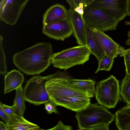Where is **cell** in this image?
Segmentation results:
<instances>
[{"mask_svg": "<svg viewBox=\"0 0 130 130\" xmlns=\"http://www.w3.org/2000/svg\"><path fill=\"white\" fill-rule=\"evenodd\" d=\"M9 116L6 124L8 130H34L40 128L38 125L28 121L23 116L15 114Z\"/></svg>", "mask_w": 130, "mask_h": 130, "instance_id": "cell-15", "label": "cell"}, {"mask_svg": "<svg viewBox=\"0 0 130 130\" xmlns=\"http://www.w3.org/2000/svg\"><path fill=\"white\" fill-rule=\"evenodd\" d=\"M72 85L85 94L88 97H93L95 91V81L90 79H79L73 78L71 80Z\"/></svg>", "mask_w": 130, "mask_h": 130, "instance_id": "cell-18", "label": "cell"}, {"mask_svg": "<svg viewBox=\"0 0 130 130\" xmlns=\"http://www.w3.org/2000/svg\"><path fill=\"white\" fill-rule=\"evenodd\" d=\"M52 101L57 106H62L76 112L85 108L91 103L89 98L77 96L60 97Z\"/></svg>", "mask_w": 130, "mask_h": 130, "instance_id": "cell-13", "label": "cell"}, {"mask_svg": "<svg viewBox=\"0 0 130 130\" xmlns=\"http://www.w3.org/2000/svg\"><path fill=\"white\" fill-rule=\"evenodd\" d=\"M83 15L70 8L67 10V19L71 26L73 36L79 45H86L88 28Z\"/></svg>", "mask_w": 130, "mask_h": 130, "instance_id": "cell-10", "label": "cell"}, {"mask_svg": "<svg viewBox=\"0 0 130 130\" xmlns=\"http://www.w3.org/2000/svg\"><path fill=\"white\" fill-rule=\"evenodd\" d=\"M114 60L105 55L99 63L98 68L95 73L102 70L110 71L112 66Z\"/></svg>", "mask_w": 130, "mask_h": 130, "instance_id": "cell-22", "label": "cell"}, {"mask_svg": "<svg viewBox=\"0 0 130 130\" xmlns=\"http://www.w3.org/2000/svg\"><path fill=\"white\" fill-rule=\"evenodd\" d=\"M127 15L130 16V0H127Z\"/></svg>", "mask_w": 130, "mask_h": 130, "instance_id": "cell-31", "label": "cell"}, {"mask_svg": "<svg viewBox=\"0 0 130 130\" xmlns=\"http://www.w3.org/2000/svg\"><path fill=\"white\" fill-rule=\"evenodd\" d=\"M67 19V10L58 4L50 7L43 15V25Z\"/></svg>", "mask_w": 130, "mask_h": 130, "instance_id": "cell-14", "label": "cell"}, {"mask_svg": "<svg viewBox=\"0 0 130 130\" xmlns=\"http://www.w3.org/2000/svg\"><path fill=\"white\" fill-rule=\"evenodd\" d=\"M39 129H36V130H39Z\"/></svg>", "mask_w": 130, "mask_h": 130, "instance_id": "cell-36", "label": "cell"}, {"mask_svg": "<svg viewBox=\"0 0 130 130\" xmlns=\"http://www.w3.org/2000/svg\"><path fill=\"white\" fill-rule=\"evenodd\" d=\"M39 130H73V129L72 126L65 125L61 121L59 120L57 124L51 129H44L40 128Z\"/></svg>", "mask_w": 130, "mask_h": 130, "instance_id": "cell-26", "label": "cell"}, {"mask_svg": "<svg viewBox=\"0 0 130 130\" xmlns=\"http://www.w3.org/2000/svg\"><path fill=\"white\" fill-rule=\"evenodd\" d=\"M115 115L118 130H130V105L126 104L119 109Z\"/></svg>", "mask_w": 130, "mask_h": 130, "instance_id": "cell-17", "label": "cell"}, {"mask_svg": "<svg viewBox=\"0 0 130 130\" xmlns=\"http://www.w3.org/2000/svg\"><path fill=\"white\" fill-rule=\"evenodd\" d=\"M75 117L79 128L90 130L100 125H109L115 119V115L105 107L90 103L84 109L76 112Z\"/></svg>", "mask_w": 130, "mask_h": 130, "instance_id": "cell-2", "label": "cell"}, {"mask_svg": "<svg viewBox=\"0 0 130 130\" xmlns=\"http://www.w3.org/2000/svg\"><path fill=\"white\" fill-rule=\"evenodd\" d=\"M127 0H93L89 5L101 10L119 22L127 15Z\"/></svg>", "mask_w": 130, "mask_h": 130, "instance_id": "cell-8", "label": "cell"}, {"mask_svg": "<svg viewBox=\"0 0 130 130\" xmlns=\"http://www.w3.org/2000/svg\"><path fill=\"white\" fill-rule=\"evenodd\" d=\"M83 17L88 28L103 32L115 30L119 22L103 11L89 5L84 7Z\"/></svg>", "mask_w": 130, "mask_h": 130, "instance_id": "cell-7", "label": "cell"}, {"mask_svg": "<svg viewBox=\"0 0 130 130\" xmlns=\"http://www.w3.org/2000/svg\"><path fill=\"white\" fill-rule=\"evenodd\" d=\"M125 24L127 25H130V21L125 22Z\"/></svg>", "mask_w": 130, "mask_h": 130, "instance_id": "cell-32", "label": "cell"}, {"mask_svg": "<svg viewBox=\"0 0 130 130\" xmlns=\"http://www.w3.org/2000/svg\"><path fill=\"white\" fill-rule=\"evenodd\" d=\"M105 55L112 59H114L124 50V48L114 41L104 32L95 29H91Z\"/></svg>", "mask_w": 130, "mask_h": 130, "instance_id": "cell-12", "label": "cell"}, {"mask_svg": "<svg viewBox=\"0 0 130 130\" xmlns=\"http://www.w3.org/2000/svg\"><path fill=\"white\" fill-rule=\"evenodd\" d=\"M3 106L5 111L9 115L15 114L12 106H9L3 104Z\"/></svg>", "mask_w": 130, "mask_h": 130, "instance_id": "cell-28", "label": "cell"}, {"mask_svg": "<svg viewBox=\"0 0 130 130\" xmlns=\"http://www.w3.org/2000/svg\"><path fill=\"white\" fill-rule=\"evenodd\" d=\"M0 130H8L6 124L1 121L0 122Z\"/></svg>", "mask_w": 130, "mask_h": 130, "instance_id": "cell-30", "label": "cell"}, {"mask_svg": "<svg viewBox=\"0 0 130 130\" xmlns=\"http://www.w3.org/2000/svg\"><path fill=\"white\" fill-rule=\"evenodd\" d=\"M86 45L91 53L96 57L99 63H100L105 54L99 43L94 37L91 29L88 28L87 34Z\"/></svg>", "mask_w": 130, "mask_h": 130, "instance_id": "cell-19", "label": "cell"}, {"mask_svg": "<svg viewBox=\"0 0 130 130\" xmlns=\"http://www.w3.org/2000/svg\"><path fill=\"white\" fill-rule=\"evenodd\" d=\"M57 106L54 102L51 101L45 104V109L48 114H51L53 112L58 114V112L56 107Z\"/></svg>", "mask_w": 130, "mask_h": 130, "instance_id": "cell-25", "label": "cell"}, {"mask_svg": "<svg viewBox=\"0 0 130 130\" xmlns=\"http://www.w3.org/2000/svg\"><path fill=\"white\" fill-rule=\"evenodd\" d=\"M42 32L48 37L57 40H63L73 34L67 19L43 25Z\"/></svg>", "mask_w": 130, "mask_h": 130, "instance_id": "cell-11", "label": "cell"}, {"mask_svg": "<svg viewBox=\"0 0 130 130\" xmlns=\"http://www.w3.org/2000/svg\"><path fill=\"white\" fill-rule=\"evenodd\" d=\"M73 78L65 71H58L46 83L45 87L51 101L63 97H88L84 93L73 87L71 83Z\"/></svg>", "mask_w": 130, "mask_h": 130, "instance_id": "cell-4", "label": "cell"}, {"mask_svg": "<svg viewBox=\"0 0 130 130\" xmlns=\"http://www.w3.org/2000/svg\"><path fill=\"white\" fill-rule=\"evenodd\" d=\"M24 80L23 75L19 71L14 69L8 72L5 76L4 94L21 86Z\"/></svg>", "mask_w": 130, "mask_h": 130, "instance_id": "cell-16", "label": "cell"}, {"mask_svg": "<svg viewBox=\"0 0 130 130\" xmlns=\"http://www.w3.org/2000/svg\"><path fill=\"white\" fill-rule=\"evenodd\" d=\"M16 95L12 106L15 114L23 116L26 107L24 95V90L22 86L16 89Z\"/></svg>", "mask_w": 130, "mask_h": 130, "instance_id": "cell-20", "label": "cell"}, {"mask_svg": "<svg viewBox=\"0 0 130 130\" xmlns=\"http://www.w3.org/2000/svg\"><path fill=\"white\" fill-rule=\"evenodd\" d=\"M53 54L50 43H38L15 54L13 61L18 69L26 74H39L50 65Z\"/></svg>", "mask_w": 130, "mask_h": 130, "instance_id": "cell-1", "label": "cell"}, {"mask_svg": "<svg viewBox=\"0 0 130 130\" xmlns=\"http://www.w3.org/2000/svg\"><path fill=\"white\" fill-rule=\"evenodd\" d=\"M120 56L124 57L126 74L130 75V48L124 50Z\"/></svg>", "mask_w": 130, "mask_h": 130, "instance_id": "cell-24", "label": "cell"}, {"mask_svg": "<svg viewBox=\"0 0 130 130\" xmlns=\"http://www.w3.org/2000/svg\"><path fill=\"white\" fill-rule=\"evenodd\" d=\"M128 44L130 45V39H129L128 40Z\"/></svg>", "mask_w": 130, "mask_h": 130, "instance_id": "cell-34", "label": "cell"}, {"mask_svg": "<svg viewBox=\"0 0 130 130\" xmlns=\"http://www.w3.org/2000/svg\"><path fill=\"white\" fill-rule=\"evenodd\" d=\"M91 54L87 45L73 47L53 53L51 63L55 68L67 70L76 65L83 64Z\"/></svg>", "mask_w": 130, "mask_h": 130, "instance_id": "cell-3", "label": "cell"}, {"mask_svg": "<svg viewBox=\"0 0 130 130\" xmlns=\"http://www.w3.org/2000/svg\"><path fill=\"white\" fill-rule=\"evenodd\" d=\"M90 130H109V125H100L94 127Z\"/></svg>", "mask_w": 130, "mask_h": 130, "instance_id": "cell-29", "label": "cell"}, {"mask_svg": "<svg viewBox=\"0 0 130 130\" xmlns=\"http://www.w3.org/2000/svg\"><path fill=\"white\" fill-rule=\"evenodd\" d=\"M3 104L0 102V117L7 124L8 123L9 116L5 111L3 106Z\"/></svg>", "mask_w": 130, "mask_h": 130, "instance_id": "cell-27", "label": "cell"}, {"mask_svg": "<svg viewBox=\"0 0 130 130\" xmlns=\"http://www.w3.org/2000/svg\"><path fill=\"white\" fill-rule=\"evenodd\" d=\"M120 95L127 104L130 105V75L126 74L120 87Z\"/></svg>", "mask_w": 130, "mask_h": 130, "instance_id": "cell-21", "label": "cell"}, {"mask_svg": "<svg viewBox=\"0 0 130 130\" xmlns=\"http://www.w3.org/2000/svg\"><path fill=\"white\" fill-rule=\"evenodd\" d=\"M28 0H1L0 2V19L11 25L15 24Z\"/></svg>", "mask_w": 130, "mask_h": 130, "instance_id": "cell-9", "label": "cell"}, {"mask_svg": "<svg viewBox=\"0 0 130 130\" xmlns=\"http://www.w3.org/2000/svg\"><path fill=\"white\" fill-rule=\"evenodd\" d=\"M53 74L45 76L37 75L28 80L24 88L25 100L35 105H38L51 101L46 88V82Z\"/></svg>", "mask_w": 130, "mask_h": 130, "instance_id": "cell-6", "label": "cell"}, {"mask_svg": "<svg viewBox=\"0 0 130 130\" xmlns=\"http://www.w3.org/2000/svg\"><path fill=\"white\" fill-rule=\"evenodd\" d=\"M3 37L0 36V73L1 74H6L7 66L6 62L5 56L3 45Z\"/></svg>", "mask_w": 130, "mask_h": 130, "instance_id": "cell-23", "label": "cell"}, {"mask_svg": "<svg viewBox=\"0 0 130 130\" xmlns=\"http://www.w3.org/2000/svg\"><path fill=\"white\" fill-rule=\"evenodd\" d=\"M98 103L105 108H114L121 100L119 81L112 75L98 82L95 93Z\"/></svg>", "mask_w": 130, "mask_h": 130, "instance_id": "cell-5", "label": "cell"}, {"mask_svg": "<svg viewBox=\"0 0 130 130\" xmlns=\"http://www.w3.org/2000/svg\"><path fill=\"white\" fill-rule=\"evenodd\" d=\"M127 37L129 38H130V29L128 32L127 34Z\"/></svg>", "mask_w": 130, "mask_h": 130, "instance_id": "cell-33", "label": "cell"}, {"mask_svg": "<svg viewBox=\"0 0 130 130\" xmlns=\"http://www.w3.org/2000/svg\"><path fill=\"white\" fill-rule=\"evenodd\" d=\"M77 130H85L82 129H77Z\"/></svg>", "mask_w": 130, "mask_h": 130, "instance_id": "cell-35", "label": "cell"}]
</instances>
